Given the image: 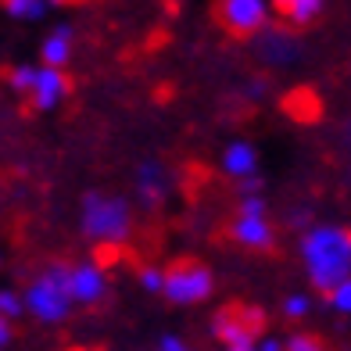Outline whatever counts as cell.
Instances as JSON below:
<instances>
[{
  "label": "cell",
  "mask_w": 351,
  "mask_h": 351,
  "mask_svg": "<svg viewBox=\"0 0 351 351\" xmlns=\"http://www.w3.org/2000/svg\"><path fill=\"white\" fill-rule=\"evenodd\" d=\"M215 22L230 36L251 40L273 25V4H265V0H222V4H215Z\"/></svg>",
  "instance_id": "8992f818"
},
{
  "label": "cell",
  "mask_w": 351,
  "mask_h": 351,
  "mask_svg": "<svg viewBox=\"0 0 351 351\" xmlns=\"http://www.w3.org/2000/svg\"><path fill=\"white\" fill-rule=\"evenodd\" d=\"M133 186H136V201L143 208H162L172 190V172L158 158H143L133 172Z\"/></svg>",
  "instance_id": "9c48e42d"
},
{
  "label": "cell",
  "mask_w": 351,
  "mask_h": 351,
  "mask_svg": "<svg viewBox=\"0 0 351 351\" xmlns=\"http://www.w3.org/2000/svg\"><path fill=\"white\" fill-rule=\"evenodd\" d=\"M283 351H330V348L319 333L298 330V333H291V337H283Z\"/></svg>",
  "instance_id": "ac0fdd59"
},
{
  "label": "cell",
  "mask_w": 351,
  "mask_h": 351,
  "mask_svg": "<svg viewBox=\"0 0 351 351\" xmlns=\"http://www.w3.org/2000/svg\"><path fill=\"white\" fill-rule=\"evenodd\" d=\"M11 337H14V326H11V323H4V319H0V351H4V348L11 344Z\"/></svg>",
  "instance_id": "d4e9b609"
},
{
  "label": "cell",
  "mask_w": 351,
  "mask_h": 351,
  "mask_svg": "<svg viewBox=\"0 0 351 351\" xmlns=\"http://www.w3.org/2000/svg\"><path fill=\"white\" fill-rule=\"evenodd\" d=\"M265 212H269V204H265L262 194H241V197H237V215L258 219V215H265Z\"/></svg>",
  "instance_id": "7402d4cb"
},
{
  "label": "cell",
  "mask_w": 351,
  "mask_h": 351,
  "mask_svg": "<svg viewBox=\"0 0 351 351\" xmlns=\"http://www.w3.org/2000/svg\"><path fill=\"white\" fill-rule=\"evenodd\" d=\"M222 351H254V348H222Z\"/></svg>",
  "instance_id": "484cf974"
},
{
  "label": "cell",
  "mask_w": 351,
  "mask_h": 351,
  "mask_svg": "<svg viewBox=\"0 0 351 351\" xmlns=\"http://www.w3.org/2000/svg\"><path fill=\"white\" fill-rule=\"evenodd\" d=\"M222 172L237 183L258 180V147L251 140H230L222 147Z\"/></svg>",
  "instance_id": "4fadbf2b"
},
{
  "label": "cell",
  "mask_w": 351,
  "mask_h": 351,
  "mask_svg": "<svg viewBox=\"0 0 351 351\" xmlns=\"http://www.w3.org/2000/svg\"><path fill=\"white\" fill-rule=\"evenodd\" d=\"M69 298L75 308H93L101 305L111 291V280L104 273V265L97 258H83V262H69Z\"/></svg>",
  "instance_id": "52a82bcc"
},
{
  "label": "cell",
  "mask_w": 351,
  "mask_h": 351,
  "mask_svg": "<svg viewBox=\"0 0 351 351\" xmlns=\"http://www.w3.org/2000/svg\"><path fill=\"white\" fill-rule=\"evenodd\" d=\"M79 230L93 247H122L136 230L133 204L111 190H86L79 197Z\"/></svg>",
  "instance_id": "7a4b0ae2"
},
{
  "label": "cell",
  "mask_w": 351,
  "mask_h": 351,
  "mask_svg": "<svg viewBox=\"0 0 351 351\" xmlns=\"http://www.w3.org/2000/svg\"><path fill=\"white\" fill-rule=\"evenodd\" d=\"M298 254L305 265V276L319 294H330L333 287L351 280V230L348 226H308L298 241Z\"/></svg>",
  "instance_id": "6da1fadb"
},
{
  "label": "cell",
  "mask_w": 351,
  "mask_h": 351,
  "mask_svg": "<svg viewBox=\"0 0 351 351\" xmlns=\"http://www.w3.org/2000/svg\"><path fill=\"white\" fill-rule=\"evenodd\" d=\"M326 305L333 312H341V315H351V280H344L341 287H333V291L326 294Z\"/></svg>",
  "instance_id": "44dd1931"
},
{
  "label": "cell",
  "mask_w": 351,
  "mask_h": 351,
  "mask_svg": "<svg viewBox=\"0 0 351 351\" xmlns=\"http://www.w3.org/2000/svg\"><path fill=\"white\" fill-rule=\"evenodd\" d=\"M280 308H283V319H291V323H301V319L312 312V298H308V294H287Z\"/></svg>",
  "instance_id": "ffe728a7"
},
{
  "label": "cell",
  "mask_w": 351,
  "mask_h": 351,
  "mask_svg": "<svg viewBox=\"0 0 351 351\" xmlns=\"http://www.w3.org/2000/svg\"><path fill=\"white\" fill-rule=\"evenodd\" d=\"M0 265H4V254H0Z\"/></svg>",
  "instance_id": "4316f807"
},
{
  "label": "cell",
  "mask_w": 351,
  "mask_h": 351,
  "mask_svg": "<svg viewBox=\"0 0 351 351\" xmlns=\"http://www.w3.org/2000/svg\"><path fill=\"white\" fill-rule=\"evenodd\" d=\"M230 241L244 251H273L276 247V226L269 222V215H233L230 222Z\"/></svg>",
  "instance_id": "8fae6325"
},
{
  "label": "cell",
  "mask_w": 351,
  "mask_h": 351,
  "mask_svg": "<svg viewBox=\"0 0 351 351\" xmlns=\"http://www.w3.org/2000/svg\"><path fill=\"white\" fill-rule=\"evenodd\" d=\"M254 54L269 69H287L301 58V36L291 33V29H283V25H269L254 36Z\"/></svg>",
  "instance_id": "ba28073f"
},
{
  "label": "cell",
  "mask_w": 351,
  "mask_h": 351,
  "mask_svg": "<svg viewBox=\"0 0 351 351\" xmlns=\"http://www.w3.org/2000/svg\"><path fill=\"white\" fill-rule=\"evenodd\" d=\"M22 315H25V308H22V294H19V291H11V287H0V319L14 326Z\"/></svg>",
  "instance_id": "d6986e66"
},
{
  "label": "cell",
  "mask_w": 351,
  "mask_h": 351,
  "mask_svg": "<svg viewBox=\"0 0 351 351\" xmlns=\"http://www.w3.org/2000/svg\"><path fill=\"white\" fill-rule=\"evenodd\" d=\"M269 326V315L258 305H244V301H230L212 312L208 333L219 341V348H254Z\"/></svg>",
  "instance_id": "277c9868"
},
{
  "label": "cell",
  "mask_w": 351,
  "mask_h": 351,
  "mask_svg": "<svg viewBox=\"0 0 351 351\" xmlns=\"http://www.w3.org/2000/svg\"><path fill=\"white\" fill-rule=\"evenodd\" d=\"M72 97V75L69 72H54V69H36V79H33V90H29L25 104L47 115V111H58Z\"/></svg>",
  "instance_id": "30bf717a"
},
{
  "label": "cell",
  "mask_w": 351,
  "mask_h": 351,
  "mask_svg": "<svg viewBox=\"0 0 351 351\" xmlns=\"http://www.w3.org/2000/svg\"><path fill=\"white\" fill-rule=\"evenodd\" d=\"M136 283H140L147 294H162V287H165V265L143 262V265L136 269Z\"/></svg>",
  "instance_id": "e0dca14e"
},
{
  "label": "cell",
  "mask_w": 351,
  "mask_h": 351,
  "mask_svg": "<svg viewBox=\"0 0 351 351\" xmlns=\"http://www.w3.org/2000/svg\"><path fill=\"white\" fill-rule=\"evenodd\" d=\"M215 294V273L208 262L201 258H176L172 265H165V287H162V298L169 305H204Z\"/></svg>",
  "instance_id": "5b68a950"
},
{
  "label": "cell",
  "mask_w": 351,
  "mask_h": 351,
  "mask_svg": "<svg viewBox=\"0 0 351 351\" xmlns=\"http://www.w3.org/2000/svg\"><path fill=\"white\" fill-rule=\"evenodd\" d=\"M72 54H75V25L72 22H58L40 43V69L65 72Z\"/></svg>",
  "instance_id": "7c38bea8"
},
{
  "label": "cell",
  "mask_w": 351,
  "mask_h": 351,
  "mask_svg": "<svg viewBox=\"0 0 351 351\" xmlns=\"http://www.w3.org/2000/svg\"><path fill=\"white\" fill-rule=\"evenodd\" d=\"M33 79H36V65H8L4 69V86L22 101L29 97V90H33Z\"/></svg>",
  "instance_id": "2e32d148"
},
{
  "label": "cell",
  "mask_w": 351,
  "mask_h": 351,
  "mask_svg": "<svg viewBox=\"0 0 351 351\" xmlns=\"http://www.w3.org/2000/svg\"><path fill=\"white\" fill-rule=\"evenodd\" d=\"M69 262H51L29 280V287L22 291V308L25 315H33L43 326H58L72 315V298H69Z\"/></svg>",
  "instance_id": "3957f363"
},
{
  "label": "cell",
  "mask_w": 351,
  "mask_h": 351,
  "mask_svg": "<svg viewBox=\"0 0 351 351\" xmlns=\"http://www.w3.org/2000/svg\"><path fill=\"white\" fill-rule=\"evenodd\" d=\"M0 11L14 22H40L43 14L51 11V4H47V0H4Z\"/></svg>",
  "instance_id": "9a60e30c"
},
{
  "label": "cell",
  "mask_w": 351,
  "mask_h": 351,
  "mask_svg": "<svg viewBox=\"0 0 351 351\" xmlns=\"http://www.w3.org/2000/svg\"><path fill=\"white\" fill-rule=\"evenodd\" d=\"M151 351H194V348H190V344L180 337V333H162V337L154 341Z\"/></svg>",
  "instance_id": "603a6c76"
},
{
  "label": "cell",
  "mask_w": 351,
  "mask_h": 351,
  "mask_svg": "<svg viewBox=\"0 0 351 351\" xmlns=\"http://www.w3.org/2000/svg\"><path fill=\"white\" fill-rule=\"evenodd\" d=\"M273 11L280 14L283 29L301 33V29H308V25H315L319 19H323L326 4H323V0H283V4H276Z\"/></svg>",
  "instance_id": "5bb4252c"
},
{
  "label": "cell",
  "mask_w": 351,
  "mask_h": 351,
  "mask_svg": "<svg viewBox=\"0 0 351 351\" xmlns=\"http://www.w3.org/2000/svg\"><path fill=\"white\" fill-rule=\"evenodd\" d=\"M254 351H283V337H273V333H265V337L254 344Z\"/></svg>",
  "instance_id": "cb8c5ba5"
}]
</instances>
